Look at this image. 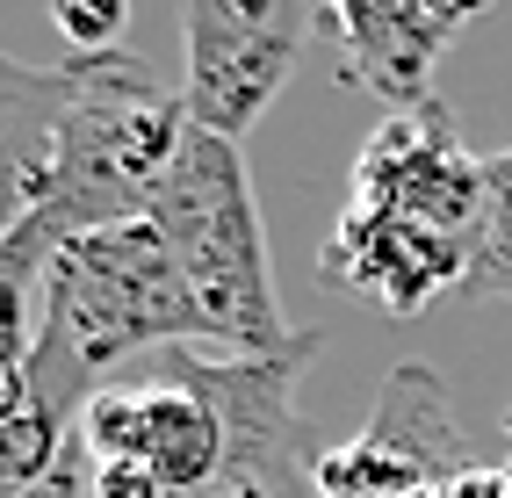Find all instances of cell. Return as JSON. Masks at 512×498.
<instances>
[{
  "label": "cell",
  "instance_id": "obj_1",
  "mask_svg": "<svg viewBox=\"0 0 512 498\" xmlns=\"http://www.w3.org/2000/svg\"><path fill=\"white\" fill-rule=\"evenodd\" d=\"M166 347H210V318L181 282L152 217L87 231L51 253L37 347H29V383L44 397H65L80 412L130 361H152Z\"/></svg>",
  "mask_w": 512,
  "mask_h": 498
},
{
  "label": "cell",
  "instance_id": "obj_2",
  "mask_svg": "<svg viewBox=\"0 0 512 498\" xmlns=\"http://www.w3.org/2000/svg\"><path fill=\"white\" fill-rule=\"evenodd\" d=\"M73 102L58 123L51 152V188L37 217L22 224V239L44 260L58 246L109 231L152 210L159 181L174 174V159L188 145V102L166 87L138 51H73Z\"/></svg>",
  "mask_w": 512,
  "mask_h": 498
},
{
  "label": "cell",
  "instance_id": "obj_3",
  "mask_svg": "<svg viewBox=\"0 0 512 498\" xmlns=\"http://www.w3.org/2000/svg\"><path fill=\"white\" fill-rule=\"evenodd\" d=\"M145 217L159 224L181 282L195 289L217 354H289L303 340V332L282 318L260 203H253V174H246V152L231 138L188 130L174 174L159 181Z\"/></svg>",
  "mask_w": 512,
  "mask_h": 498
},
{
  "label": "cell",
  "instance_id": "obj_4",
  "mask_svg": "<svg viewBox=\"0 0 512 498\" xmlns=\"http://www.w3.org/2000/svg\"><path fill=\"white\" fill-rule=\"evenodd\" d=\"M318 37V0H181V102L210 138L246 145Z\"/></svg>",
  "mask_w": 512,
  "mask_h": 498
},
{
  "label": "cell",
  "instance_id": "obj_5",
  "mask_svg": "<svg viewBox=\"0 0 512 498\" xmlns=\"http://www.w3.org/2000/svg\"><path fill=\"white\" fill-rule=\"evenodd\" d=\"M476 470L462 419L426 361H397L375 390V412L354 441L318 455L311 498H412L426 484H455Z\"/></svg>",
  "mask_w": 512,
  "mask_h": 498
},
{
  "label": "cell",
  "instance_id": "obj_6",
  "mask_svg": "<svg viewBox=\"0 0 512 498\" xmlns=\"http://www.w3.org/2000/svg\"><path fill=\"white\" fill-rule=\"evenodd\" d=\"M80 448L94 462H138L166 498H231L224 491V426L188 376L145 361V376H116L80 405Z\"/></svg>",
  "mask_w": 512,
  "mask_h": 498
},
{
  "label": "cell",
  "instance_id": "obj_7",
  "mask_svg": "<svg viewBox=\"0 0 512 498\" xmlns=\"http://www.w3.org/2000/svg\"><path fill=\"white\" fill-rule=\"evenodd\" d=\"M347 210L397 217V224H419V231H448V239H476L484 159L462 145L455 109L440 94L419 109H390L368 130V145L354 152Z\"/></svg>",
  "mask_w": 512,
  "mask_h": 498
},
{
  "label": "cell",
  "instance_id": "obj_8",
  "mask_svg": "<svg viewBox=\"0 0 512 498\" xmlns=\"http://www.w3.org/2000/svg\"><path fill=\"white\" fill-rule=\"evenodd\" d=\"M491 0H318V37H332L339 73L383 94L390 109L433 102V65Z\"/></svg>",
  "mask_w": 512,
  "mask_h": 498
},
{
  "label": "cell",
  "instance_id": "obj_9",
  "mask_svg": "<svg viewBox=\"0 0 512 498\" xmlns=\"http://www.w3.org/2000/svg\"><path fill=\"white\" fill-rule=\"evenodd\" d=\"M462 275H469V239L368 217V210H339L318 253V282L354 296V304H375L383 318H419L440 296H462Z\"/></svg>",
  "mask_w": 512,
  "mask_h": 498
},
{
  "label": "cell",
  "instance_id": "obj_10",
  "mask_svg": "<svg viewBox=\"0 0 512 498\" xmlns=\"http://www.w3.org/2000/svg\"><path fill=\"white\" fill-rule=\"evenodd\" d=\"M65 102H73V65H22L0 51V239H15L44 203Z\"/></svg>",
  "mask_w": 512,
  "mask_h": 498
},
{
  "label": "cell",
  "instance_id": "obj_11",
  "mask_svg": "<svg viewBox=\"0 0 512 498\" xmlns=\"http://www.w3.org/2000/svg\"><path fill=\"white\" fill-rule=\"evenodd\" d=\"M73 426H80V412L65 405V397H44V390L29 397V412L0 426V498H29L37 491L44 470L65 455V441H73Z\"/></svg>",
  "mask_w": 512,
  "mask_h": 498
},
{
  "label": "cell",
  "instance_id": "obj_12",
  "mask_svg": "<svg viewBox=\"0 0 512 498\" xmlns=\"http://www.w3.org/2000/svg\"><path fill=\"white\" fill-rule=\"evenodd\" d=\"M512 296V152L484 159V217L469 239V275L462 304H505Z\"/></svg>",
  "mask_w": 512,
  "mask_h": 498
},
{
  "label": "cell",
  "instance_id": "obj_13",
  "mask_svg": "<svg viewBox=\"0 0 512 498\" xmlns=\"http://www.w3.org/2000/svg\"><path fill=\"white\" fill-rule=\"evenodd\" d=\"M51 22L73 51H116L123 22H130V0H51Z\"/></svg>",
  "mask_w": 512,
  "mask_h": 498
},
{
  "label": "cell",
  "instance_id": "obj_14",
  "mask_svg": "<svg viewBox=\"0 0 512 498\" xmlns=\"http://www.w3.org/2000/svg\"><path fill=\"white\" fill-rule=\"evenodd\" d=\"M29 498H94V455L80 448V434L65 441V455L44 470V484L29 491Z\"/></svg>",
  "mask_w": 512,
  "mask_h": 498
},
{
  "label": "cell",
  "instance_id": "obj_15",
  "mask_svg": "<svg viewBox=\"0 0 512 498\" xmlns=\"http://www.w3.org/2000/svg\"><path fill=\"white\" fill-rule=\"evenodd\" d=\"M94 498H166V491L138 462H94Z\"/></svg>",
  "mask_w": 512,
  "mask_h": 498
},
{
  "label": "cell",
  "instance_id": "obj_16",
  "mask_svg": "<svg viewBox=\"0 0 512 498\" xmlns=\"http://www.w3.org/2000/svg\"><path fill=\"white\" fill-rule=\"evenodd\" d=\"M29 347H0V426L29 412Z\"/></svg>",
  "mask_w": 512,
  "mask_h": 498
},
{
  "label": "cell",
  "instance_id": "obj_17",
  "mask_svg": "<svg viewBox=\"0 0 512 498\" xmlns=\"http://www.w3.org/2000/svg\"><path fill=\"white\" fill-rule=\"evenodd\" d=\"M455 498H512V462H476L455 484Z\"/></svg>",
  "mask_w": 512,
  "mask_h": 498
},
{
  "label": "cell",
  "instance_id": "obj_18",
  "mask_svg": "<svg viewBox=\"0 0 512 498\" xmlns=\"http://www.w3.org/2000/svg\"><path fill=\"white\" fill-rule=\"evenodd\" d=\"M505 434H512V419H505Z\"/></svg>",
  "mask_w": 512,
  "mask_h": 498
}]
</instances>
